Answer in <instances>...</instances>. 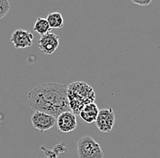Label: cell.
Instances as JSON below:
<instances>
[{
    "mask_svg": "<svg viewBox=\"0 0 160 158\" xmlns=\"http://www.w3.org/2000/svg\"><path fill=\"white\" fill-rule=\"evenodd\" d=\"M31 110L58 117L70 111L68 100V86L56 82H47L31 90L28 94Z\"/></svg>",
    "mask_w": 160,
    "mask_h": 158,
    "instance_id": "obj_1",
    "label": "cell"
},
{
    "mask_svg": "<svg viewBox=\"0 0 160 158\" xmlns=\"http://www.w3.org/2000/svg\"><path fill=\"white\" fill-rule=\"evenodd\" d=\"M68 100L70 111L75 115H78L84 106L95 102L96 93L87 82L78 80L68 86Z\"/></svg>",
    "mask_w": 160,
    "mask_h": 158,
    "instance_id": "obj_2",
    "label": "cell"
},
{
    "mask_svg": "<svg viewBox=\"0 0 160 158\" xmlns=\"http://www.w3.org/2000/svg\"><path fill=\"white\" fill-rule=\"evenodd\" d=\"M77 152L78 158H104L99 144L88 135L83 136L78 141Z\"/></svg>",
    "mask_w": 160,
    "mask_h": 158,
    "instance_id": "obj_3",
    "label": "cell"
},
{
    "mask_svg": "<svg viewBox=\"0 0 160 158\" xmlns=\"http://www.w3.org/2000/svg\"><path fill=\"white\" fill-rule=\"evenodd\" d=\"M31 123L34 128L39 131L40 133H44L57 124V118L45 112H34L31 117Z\"/></svg>",
    "mask_w": 160,
    "mask_h": 158,
    "instance_id": "obj_4",
    "label": "cell"
},
{
    "mask_svg": "<svg viewBox=\"0 0 160 158\" xmlns=\"http://www.w3.org/2000/svg\"><path fill=\"white\" fill-rule=\"evenodd\" d=\"M116 122L115 113L112 108L101 109L96 120V125L102 133H109L112 131Z\"/></svg>",
    "mask_w": 160,
    "mask_h": 158,
    "instance_id": "obj_5",
    "label": "cell"
},
{
    "mask_svg": "<svg viewBox=\"0 0 160 158\" xmlns=\"http://www.w3.org/2000/svg\"><path fill=\"white\" fill-rule=\"evenodd\" d=\"M38 46L41 53L51 55L53 54L59 46V38L58 35L48 32L43 36H40L38 41Z\"/></svg>",
    "mask_w": 160,
    "mask_h": 158,
    "instance_id": "obj_6",
    "label": "cell"
},
{
    "mask_svg": "<svg viewBox=\"0 0 160 158\" xmlns=\"http://www.w3.org/2000/svg\"><path fill=\"white\" fill-rule=\"evenodd\" d=\"M57 126L62 133H71L78 127L77 115L71 111L62 112L57 117Z\"/></svg>",
    "mask_w": 160,
    "mask_h": 158,
    "instance_id": "obj_7",
    "label": "cell"
},
{
    "mask_svg": "<svg viewBox=\"0 0 160 158\" xmlns=\"http://www.w3.org/2000/svg\"><path fill=\"white\" fill-rule=\"evenodd\" d=\"M34 36L32 33L22 29L16 30L10 37V41L16 49H26L33 44Z\"/></svg>",
    "mask_w": 160,
    "mask_h": 158,
    "instance_id": "obj_8",
    "label": "cell"
},
{
    "mask_svg": "<svg viewBox=\"0 0 160 158\" xmlns=\"http://www.w3.org/2000/svg\"><path fill=\"white\" fill-rule=\"evenodd\" d=\"M98 112H99V109L98 107V105L95 102H92L89 104H87L86 106H84L81 109L78 115L85 123L90 124L96 122Z\"/></svg>",
    "mask_w": 160,
    "mask_h": 158,
    "instance_id": "obj_9",
    "label": "cell"
},
{
    "mask_svg": "<svg viewBox=\"0 0 160 158\" xmlns=\"http://www.w3.org/2000/svg\"><path fill=\"white\" fill-rule=\"evenodd\" d=\"M50 30H59L64 26V19L59 12H53L48 15L46 19Z\"/></svg>",
    "mask_w": 160,
    "mask_h": 158,
    "instance_id": "obj_10",
    "label": "cell"
},
{
    "mask_svg": "<svg viewBox=\"0 0 160 158\" xmlns=\"http://www.w3.org/2000/svg\"><path fill=\"white\" fill-rule=\"evenodd\" d=\"M33 29H34V30L37 33H38L40 36H43L45 34H48L50 30V28L49 26H48V21H47L46 19H43V18H38V19L36 20Z\"/></svg>",
    "mask_w": 160,
    "mask_h": 158,
    "instance_id": "obj_11",
    "label": "cell"
},
{
    "mask_svg": "<svg viewBox=\"0 0 160 158\" xmlns=\"http://www.w3.org/2000/svg\"><path fill=\"white\" fill-rule=\"evenodd\" d=\"M11 6L9 1L8 0H0V19L5 18L9 12Z\"/></svg>",
    "mask_w": 160,
    "mask_h": 158,
    "instance_id": "obj_12",
    "label": "cell"
},
{
    "mask_svg": "<svg viewBox=\"0 0 160 158\" xmlns=\"http://www.w3.org/2000/svg\"><path fill=\"white\" fill-rule=\"evenodd\" d=\"M132 2L136 5L138 6H142V7H147L151 4V0H132Z\"/></svg>",
    "mask_w": 160,
    "mask_h": 158,
    "instance_id": "obj_13",
    "label": "cell"
}]
</instances>
